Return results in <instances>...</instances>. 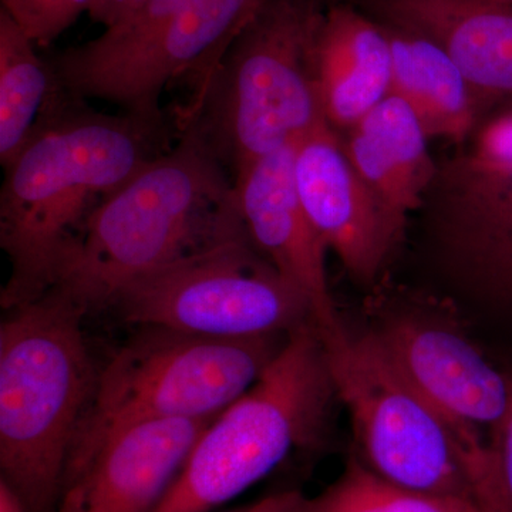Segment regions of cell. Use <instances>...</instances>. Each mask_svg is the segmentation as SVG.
<instances>
[{
    "label": "cell",
    "mask_w": 512,
    "mask_h": 512,
    "mask_svg": "<svg viewBox=\"0 0 512 512\" xmlns=\"http://www.w3.org/2000/svg\"><path fill=\"white\" fill-rule=\"evenodd\" d=\"M0 512H28L18 494L3 480H0Z\"/></svg>",
    "instance_id": "cell-24"
},
{
    "label": "cell",
    "mask_w": 512,
    "mask_h": 512,
    "mask_svg": "<svg viewBox=\"0 0 512 512\" xmlns=\"http://www.w3.org/2000/svg\"><path fill=\"white\" fill-rule=\"evenodd\" d=\"M92 0H2V9L30 40L47 46L89 10Z\"/></svg>",
    "instance_id": "cell-21"
},
{
    "label": "cell",
    "mask_w": 512,
    "mask_h": 512,
    "mask_svg": "<svg viewBox=\"0 0 512 512\" xmlns=\"http://www.w3.org/2000/svg\"><path fill=\"white\" fill-rule=\"evenodd\" d=\"M140 328L97 375L67 460L63 490L104 441L127 427L210 419L224 412L258 382L289 336L227 339Z\"/></svg>",
    "instance_id": "cell-6"
},
{
    "label": "cell",
    "mask_w": 512,
    "mask_h": 512,
    "mask_svg": "<svg viewBox=\"0 0 512 512\" xmlns=\"http://www.w3.org/2000/svg\"><path fill=\"white\" fill-rule=\"evenodd\" d=\"M389 28L426 37L451 57L481 106L512 96V5L491 0H363Z\"/></svg>",
    "instance_id": "cell-15"
},
{
    "label": "cell",
    "mask_w": 512,
    "mask_h": 512,
    "mask_svg": "<svg viewBox=\"0 0 512 512\" xmlns=\"http://www.w3.org/2000/svg\"><path fill=\"white\" fill-rule=\"evenodd\" d=\"M369 329L456 437L495 497L491 440L510 404V377L488 362L450 306L383 286L372 289Z\"/></svg>",
    "instance_id": "cell-11"
},
{
    "label": "cell",
    "mask_w": 512,
    "mask_h": 512,
    "mask_svg": "<svg viewBox=\"0 0 512 512\" xmlns=\"http://www.w3.org/2000/svg\"><path fill=\"white\" fill-rule=\"evenodd\" d=\"M110 308L133 325L227 339L291 333L312 320L301 289L279 274L248 231L141 275Z\"/></svg>",
    "instance_id": "cell-10"
},
{
    "label": "cell",
    "mask_w": 512,
    "mask_h": 512,
    "mask_svg": "<svg viewBox=\"0 0 512 512\" xmlns=\"http://www.w3.org/2000/svg\"><path fill=\"white\" fill-rule=\"evenodd\" d=\"M70 94L36 43L0 9V164L8 167Z\"/></svg>",
    "instance_id": "cell-19"
},
{
    "label": "cell",
    "mask_w": 512,
    "mask_h": 512,
    "mask_svg": "<svg viewBox=\"0 0 512 512\" xmlns=\"http://www.w3.org/2000/svg\"><path fill=\"white\" fill-rule=\"evenodd\" d=\"M293 175L303 210L350 278L375 289L406 232L407 218L360 177L339 131L322 124L295 144Z\"/></svg>",
    "instance_id": "cell-12"
},
{
    "label": "cell",
    "mask_w": 512,
    "mask_h": 512,
    "mask_svg": "<svg viewBox=\"0 0 512 512\" xmlns=\"http://www.w3.org/2000/svg\"><path fill=\"white\" fill-rule=\"evenodd\" d=\"M336 400L311 320L289 333L258 382L208 424L156 512H212L293 451L322 446Z\"/></svg>",
    "instance_id": "cell-5"
},
{
    "label": "cell",
    "mask_w": 512,
    "mask_h": 512,
    "mask_svg": "<svg viewBox=\"0 0 512 512\" xmlns=\"http://www.w3.org/2000/svg\"><path fill=\"white\" fill-rule=\"evenodd\" d=\"M345 133L349 160L377 197L404 218L419 211L436 160L406 101L389 94Z\"/></svg>",
    "instance_id": "cell-17"
},
{
    "label": "cell",
    "mask_w": 512,
    "mask_h": 512,
    "mask_svg": "<svg viewBox=\"0 0 512 512\" xmlns=\"http://www.w3.org/2000/svg\"><path fill=\"white\" fill-rule=\"evenodd\" d=\"M508 377L511 386L510 404L503 423L491 440L490 450L501 503L505 512H512V369L508 370Z\"/></svg>",
    "instance_id": "cell-22"
},
{
    "label": "cell",
    "mask_w": 512,
    "mask_h": 512,
    "mask_svg": "<svg viewBox=\"0 0 512 512\" xmlns=\"http://www.w3.org/2000/svg\"><path fill=\"white\" fill-rule=\"evenodd\" d=\"M261 0H146L116 25L50 60L73 99L163 120L161 96L175 77L211 72Z\"/></svg>",
    "instance_id": "cell-8"
},
{
    "label": "cell",
    "mask_w": 512,
    "mask_h": 512,
    "mask_svg": "<svg viewBox=\"0 0 512 512\" xmlns=\"http://www.w3.org/2000/svg\"><path fill=\"white\" fill-rule=\"evenodd\" d=\"M453 147L417 211L430 261L457 295L512 320V107Z\"/></svg>",
    "instance_id": "cell-9"
},
{
    "label": "cell",
    "mask_w": 512,
    "mask_h": 512,
    "mask_svg": "<svg viewBox=\"0 0 512 512\" xmlns=\"http://www.w3.org/2000/svg\"><path fill=\"white\" fill-rule=\"evenodd\" d=\"M86 311L53 288L8 309L0 325V480L28 512H56L96 370Z\"/></svg>",
    "instance_id": "cell-3"
},
{
    "label": "cell",
    "mask_w": 512,
    "mask_h": 512,
    "mask_svg": "<svg viewBox=\"0 0 512 512\" xmlns=\"http://www.w3.org/2000/svg\"><path fill=\"white\" fill-rule=\"evenodd\" d=\"M320 0H261L185 113L232 181L249 165L293 146L326 123L312 55Z\"/></svg>",
    "instance_id": "cell-4"
},
{
    "label": "cell",
    "mask_w": 512,
    "mask_h": 512,
    "mask_svg": "<svg viewBox=\"0 0 512 512\" xmlns=\"http://www.w3.org/2000/svg\"><path fill=\"white\" fill-rule=\"evenodd\" d=\"M308 512H494L476 501L440 497L406 490L363 466L350 456L338 480L316 497H309Z\"/></svg>",
    "instance_id": "cell-20"
},
{
    "label": "cell",
    "mask_w": 512,
    "mask_h": 512,
    "mask_svg": "<svg viewBox=\"0 0 512 512\" xmlns=\"http://www.w3.org/2000/svg\"><path fill=\"white\" fill-rule=\"evenodd\" d=\"M295 144L249 165L234 178L238 210L258 251L311 305L318 332L338 328L340 320L326 271V252L303 210L293 175Z\"/></svg>",
    "instance_id": "cell-13"
},
{
    "label": "cell",
    "mask_w": 512,
    "mask_h": 512,
    "mask_svg": "<svg viewBox=\"0 0 512 512\" xmlns=\"http://www.w3.org/2000/svg\"><path fill=\"white\" fill-rule=\"evenodd\" d=\"M318 333L336 397L352 421V456L387 483L504 512L456 437L369 329L350 332L342 322Z\"/></svg>",
    "instance_id": "cell-7"
},
{
    "label": "cell",
    "mask_w": 512,
    "mask_h": 512,
    "mask_svg": "<svg viewBox=\"0 0 512 512\" xmlns=\"http://www.w3.org/2000/svg\"><path fill=\"white\" fill-rule=\"evenodd\" d=\"M491 2L505 3V5H512V0H491Z\"/></svg>",
    "instance_id": "cell-25"
},
{
    "label": "cell",
    "mask_w": 512,
    "mask_h": 512,
    "mask_svg": "<svg viewBox=\"0 0 512 512\" xmlns=\"http://www.w3.org/2000/svg\"><path fill=\"white\" fill-rule=\"evenodd\" d=\"M215 417L147 421L113 434L64 487L56 512H156Z\"/></svg>",
    "instance_id": "cell-14"
},
{
    "label": "cell",
    "mask_w": 512,
    "mask_h": 512,
    "mask_svg": "<svg viewBox=\"0 0 512 512\" xmlns=\"http://www.w3.org/2000/svg\"><path fill=\"white\" fill-rule=\"evenodd\" d=\"M312 69L326 123L348 131L390 94L392 49L386 29L353 6L326 9Z\"/></svg>",
    "instance_id": "cell-16"
},
{
    "label": "cell",
    "mask_w": 512,
    "mask_h": 512,
    "mask_svg": "<svg viewBox=\"0 0 512 512\" xmlns=\"http://www.w3.org/2000/svg\"><path fill=\"white\" fill-rule=\"evenodd\" d=\"M308 495L296 488L275 491L255 503L224 512H308Z\"/></svg>",
    "instance_id": "cell-23"
},
{
    "label": "cell",
    "mask_w": 512,
    "mask_h": 512,
    "mask_svg": "<svg viewBox=\"0 0 512 512\" xmlns=\"http://www.w3.org/2000/svg\"><path fill=\"white\" fill-rule=\"evenodd\" d=\"M248 229L234 181L194 128L87 218L55 288L86 312L110 308L134 279Z\"/></svg>",
    "instance_id": "cell-2"
},
{
    "label": "cell",
    "mask_w": 512,
    "mask_h": 512,
    "mask_svg": "<svg viewBox=\"0 0 512 512\" xmlns=\"http://www.w3.org/2000/svg\"><path fill=\"white\" fill-rule=\"evenodd\" d=\"M383 26L392 49L390 94L406 101L429 140L461 143L483 119V106L466 76L426 37Z\"/></svg>",
    "instance_id": "cell-18"
},
{
    "label": "cell",
    "mask_w": 512,
    "mask_h": 512,
    "mask_svg": "<svg viewBox=\"0 0 512 512\" xmlns=\"http://www.w3.org/2000/svg\"><path fill=\"white\" fill-rule=\"evenodd\" d=\"M167 148L165 119L103 114L86 101H64L3 168L0 245L10 262L3 308L55 288L87 218Z\"/></svg>",
    "instance_id": "cell-1"
}]
</instances>
